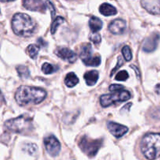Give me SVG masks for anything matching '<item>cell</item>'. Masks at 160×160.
<instances>
[{
    "label": "cell",
    "mask_w": 160,
    "mask_h": 160,
    "mask_svg": "<svg viewBox=\"0 0 160 160\" xmlns=\"http://www.w3.org/2000/svg\"><path fill=\"white\" fill-rule=\"evenodd\" d=\"M156 92L157 94H160V84L156 86Z\"/></svg>",
    "instance_id": "obj_30"
},
{
    "label": "cell",
    "mask_w": 160,
    "mask_h": 160,
    "mask_svg": "<svg viewBox=\"0 0 160 160\" xmlns=\"http://www.w3.org/2000/svg\"><path fill=\"white\" fill-rule=\"evenodd\" d=\"M122 53H123L125 60L126 61L131 60V59H132V53H131V49H130L129 46L126 45V46L123 47V48H122Z\"/></svg>",
    "instance_id": "obj_24"
},
{
    "label": "cell",
    "mask_w": 160,
    "mask_h": 160,
    "mask_svg": "<svg viewBox=\"0 0 160 160\" xmlns=\"http://www.w3.org/2000/svg\"><path fill=\"white\" fill-rule=\"evenodd\" d=\"M12 28L17 35L29 37L35 31L36 24L28 14L19 12L12 17Z\"/></svg>",
    "instance_id": "obj_2"
},
{
    "label": "cell",
    "mask_w": 160,
    "mask_h": 160,
    "mask_svg": "<svg viewBox=\"0 0 160 160\" xmlns=\"http://www.w3.org/2000/svg\"><path fill=\"white\" fill-rule=\"evenodd\" d=\"M89 39H90L91 42H94L95 44H98L101 42V36L97 32H93L89 36Z\"/></svg>",
    "instance_id": "obj_26"
},
{
    "label": "cell",
    "mask_w": 160,
    "mask_h": 160,
    "mask_svg": "<svg viewBox=\"0 0 160 160\" xmlns=\"http://www.w3.org/2000/svg\"><path fill=\"white\" fill-rule=\"evenodd\" d=\"M101 145L102 141L92 140L87 136H84V137L81 138L79 142V146L83 152H84L89 156L96 155Z\"/></svg>",
    "instance_id": "obj_7"
},
{
    "label": "cell",
    "mask_w": 160,
    "mask_h": 160,
    "mask_svg": "<svg viewBox=\"0 0 160 160\" xmlns=\"http://www.w3.org/2000/svg\"><path fill=\"white\" fill-rule=\"evenodd\" d=\"M92 48L91 44H84L81 46L80 51V57L84 64L91 67H98L101 63V57L99 56H92Z\"/></svg>",
    "instance_id": "obj_6"
},
{
    "label": "cell",
    "mask_w": 160,
    "mask_h": 160,
    "mask_svg": "<svg viewBox=\"0 0 160 160\" xmlns=\"http://www.w3.org/2000/svg\"><path fill=\"white\" fill-rule=\"evenodd\" d=\"M142 7L153 15H160V0H141Z\"/></svg>",
    "instance_id": "obj_9"
},
{
    "label": "cell",
    "mask_w": 160,
    "mask_h": 160,
    "mask_svg": "<svg viewBox=\"0 0 160 160\" xmlns=\"http://www.w3.org/2000/svg\"><path fill=\"white\" fill-rule=\"evenodd\" d=\"M126 29V22L121 19H117L111 22L109 30L113 34H121Z\"/></svg>",
    "instance_id": "obj_14"
},
{
    "label": "cell",
    "mask_w": 160,
    "mask_h": 160,
    "mask_svg": "<svg viewBox=\"0 0 160 160\" xmlns=\"http://www.w3.org/2000/svg\"><path fill=\"white\" fill-rule=\"evenodd\" d=\"M24 8L31 11L44 12L46 9V4L42 0H23Z\"/></svg>",
    "instance_id": "obj_11"
},
{
    "label": "cell",
    "mask_w": 160,
    "mask_h": 160,
    "mask_svg": "<svg viewBox=\"0 0 160 160\" xmlns=\"http://www.w3.org/2000/svg\"><path fill=\"white\" fill-rule=\"evenodd\" d=\"M45 149L47 152L52 156H56L59 155L61 149V145L59 141L53 135L48 136L44 140Z\"/></svg>",
    "instance_id": "obj_8"
},
{
    "label": "cell",
    "mask_w": 160,
    "mask_h": 160,
    "mask_svg": "<svg viewBox=\"0 0 160 160\" xmlns=\"http://www.w3.org/2000/svg\"><path fill=\"white\" fill-rule=\"evenodd\" d=\"M3 102H4V98H3L1 92H0V104H2Z\"/></svg>",
    "instance_id": "obj_31"
},
{
    "label": "cell",
    "mask_w": 160,
    "mask_h": 160,
    "mask_svg": "<svg viewBox=\"0 0 160 160\" xmlns=\"http://www.w3.org/2000/svg\"><path fill=\"white\" fill-rule=\"evenodd\" d=\"M46 95V92L44 89L23 85L17 89L15 94V99L20 106L39 104L45 99Z\"/></svg>",
    "instance_id": "obj_1"
},
{
    "label": "cell",
    "mask_w": 160,
    "mask_h": 160,
    "mask_svg": "<svg viewBox=\"0 0 160 160\" xmlns=\"http://www.w3.org/2000/svg\"><path fill=\"white\" fill-rule=\"evenodd\" d=\"M102 21L96 17H91L89 20V27L92 32H98L102 28Z\"/></svg>",
    "instance_id": "obj_17"
},
{
    "label": "cell",
    "mask_w": 160,
    "mask_h": 160,
    "mask_svg": "<svg viewBox=\"0 0 160 160\" xmlns=\"http://www.w3.org/2000/svg\"><path fill=\"white\" fill-rule=\"evenodd\" d=\"M107 127L111 134L115 136L116 138L122 137L128 131V128L126 126H123L120 123H114V122L108 123Z\"/></svg>",
    "instance_id": "obj_12"
},
{
    "label": "cell",
    "mask_w": 160,
    "mask_h": 160,
    "mask_svg": "<svg viewBox=\"0 0 160 160\" xmlns=\"http://www.w3.org/2000/svg\"><path fill=\"white\" fill-rule=\"evenodd\" d=\"M85 82L88 85L92 86L95 85L98 79V72L96 70H92L88 71L84 74V76Z\"/></svg>",
    "instance_id": "obj_15"
},
{
    "label": "cell",
    "mask_w": 160,
    "mask_h": 160,
    "mask_svg": "<svg viewBox=\"0 0 160 160\" xmlns=\"http://www.w3.org/2000/svg\"><path fill=\"white\" fill-rule=\"evenodd\" d=\"M39 48L36 45H30L28 48V53L31 59H34L37 58L38 54Z\"/></svg>",
    "instance_id": "obj_19"
},
{
    "label": "cell",
    "mask_w": 160,
    "mask_h": 160,
    "mask_svg": "<svg viewBox=\"0 0 160 160\" xmlns=\"http://www.w3.org/2000/svg\"><path fill=\"white\" fill-rule=\"evenodd\" d=\"M17 72L20 78H28L30 77V72L28 69L24 66H19L17 68Z\"/></svg>",
    "instance_id": "obj_22"
},
{
    "label": "cell",
    "mask_w": 160,
    "mask_h": 160,
    "mask_svg": "<svg viewBox=\"0 0 160 160\" xmlns=\"http://www.w3.org/2000/svg\"><path fill=\"white\" fill-rule=\"evenodd\" d=\"M160 36L158 33H153L151 36L145 39L143 44V50L146 52H153L157 47L158 43L159 42Z\"/></svg>",
    "instance_id": "obj_10"
},
{
    "label": "cell",
    "mask_w": 160,
    "mask_h": 160,
    "mask_svg": "<svg viewBox=\"0 0 160 160\" xmlns=\"http://www.w3.org/2000/svg\"><path fill=\"white\" fill-rule=\"evenodd\" d=\"M65 84L69 88H73V86L77 85L79 82V80L78 78L77 77V75L74 73H69L66 76L65 78Z\"/></svg>",
    "instance_id": "obj_18"
},
{
    "label": "cell",
    "mask_w": 160,
    "mask_h": 160,
    "mask_svg": "<svg viewBox=\"0 0 160 160\" xmlns=\"http://www.w3.org/2000/svg\"><path fill=\"white\" fill-rule=\"evenodd\" d=\"M45 4H46V7H48V9H49L50 12H51L52 17H54L55 14H56V11H55V7L53 6L52 3L49 0H46V2H45Z\"/></svg>",
    "instance_id": "obj_27"
},
{
    "label": "cell",
    "mask_w": 160,
    "mask_h": 160,
    "mask_svg": "<svg viewBox=\"0 0 160 160\" xmlns=\"http://www.w3.org/2000/svg\"><path fill=\"white\" fill-rule=\"evenodd\" d=\"M64 22V18L62 17H57L56 19H55V20L53 21L52 24L51 26V33L52 34H55L56 31V30H57L58 27L59 26V25L61 24V23H62Z\"/></svg>",
    "instance_id": "obj_21"
},
{
    "label": "cell",
    "mask_w": 160,
    "mask_h": 160,
    "mask_svg": "<svg viewBox=\"0 0 160 160\" xmlns=\"http://www.w3.org/2000/svg\"><path fill=\"white\" fill-rule=\"evenodd\" d=\"M2 2H10V1H13V0H0Z\"/></svg>",
    "instance_id": "obj_32"
},
{
    "label": "cell",
    "mask_w": 160,
    "mask_h": 160,
    "mask_svg": "<svg viewBox=\"0 0 160 160\" xmlns=\"http://www.w3.org/2000/svg\"><path fill=\"white\" fill-rule=\"evenodd\" d=\"M5 127L12 132L23 134L32 128V122L28 117L20 116L17 118L11 119L6 121Z\"/></svg>",
    "instance_id": "obj_4"
},
{
    "label": "cell",
    "mask_w": 160,
    "mask_h": 160,
    "mask_svg": "<svg viewBox=\"0 0 160 160\" xmlns=\"http://www.w3.org/2000/svg\"><path fill=\"white\" fill-rule=\"evenodd\" d=\"M118 59H119V60H118L119 63L117 64V67H116L115 68H114V70H112V74H111V76H112V75L113 74V73H114V72H115L116 70H117V69H118V68H120V66H121L122 64H123V61H122V58H121V57H119V58H118Z\"/></svg>",
    "instance_id": "obj_29"
},
{
    "label": "cell",
    "mask_w": 160,
    "mask_h": 160,
    "mask_svg": "<svg viewBox=\"0 0 160 160\" xmlns=\"http://www.w3.org/2000/svg\"><path fill=\"white\" fill-rule=\"evenodd\" d=\"M42 70L45 74H50V73H52L54 72H56L57 70V67H55L54 66L50 63H48V62H45L42 65Z\"/></svg>",
    "instance_id": "obj_20"
},
{
    "label": "cell",
    "mask_w": 160,
    "mask_h": 160,
    "mask_svg": "<svg viewBox=\"0 0 160 160\" xmlns=\"http://www.w3.org/2000/svg\"><path fill=\"white\" fill-rule=\"evenodd\" d=\"M123 87L120 84H112V85L109 87V91L110 92H117V91H120L123 90Z\"/></svg>",
    "instance_id": "obj_28"
},
{
    "label": "cell",
    "mask_w": 160,
    "mask_h": 160,
    "mask_svg": "<svg viewBox=\"0 0 160 160\" xmlns=\"http://www.w3.org/2000/svg\"><path fill=\"white\" fill-rule=\"evenodd\" d=\"M99 12L102 15L109 17V16H113L117 13V10L114 6L108 3H103L99 7Z\"/></svg>",
    "instance_id": "obj_16"
},
{
    "label": "cell",
    "mask_w": 160,
    "mask_h": 160,
    "mask_svg": "<svg viewBox=\"0 0 160 160\" xmlns=\"http://www.w3.org/2000/svg\"><path fill=\"white\" fill-rule=\"evenodd\" d=\"M23 149H24L28 154L33 156V155H34L36 152H37L38 148H37V145H34V144H27V145H24Z\"/></svg>",
    "instance_id": "obj_23"
},
{
    "label": "cell",
    "mask_w": 160,
    "mask_h": 160,
    "mask_svg": "<svg viewBox=\"0 0 160 160\" xmlns=\"http://www.w3.org/2000/svg\"><path fill=\"white\" fill-rule=\"evenodd\" d=\"M131 98V93L128 91H117V92H112L111 94L104 95L100 98V103L102 107H108V106L113 105L114 103L121 102L130 99Z\"/></svg>",
    "instance_id": "obj_5"
},
{
    "label": "cell",
    "mask_w": 160,
    "mask_h": 160,
    "mask_svg": "<svg viewBox=\"0 0 160 160\" xmlns=\"http://www.w3.org/2000/svg\"><path fill=\"white\" fill-rule=\"evenodd\" d=\"M141 150L146 159H155L160 156V134H148L142 138Z\"/></svg>",
    "instance_id": "obj_3"
},
{
    "label": "cell",
    "mask_w": 160,
    "mask_h": 160,
    "mask_svg": "<svg viewBox=\"0 0 160 160\" xmlns=\"http://www.w3.org/2000/svg\"><path fill=\"white\" fill-rule=\"evenodd\" d=\"M56 55L62 59L68 61L69 62H73L77 59V55L73 51L68 48H59L56 51Z\"/></svg>",
    "instance_id": "obj_13"
},
{
    "label": "cell",
    "mask_w": 160,
    "mask_h": 160,
    "mask_svg": "<svg viewBox=\"0 0 160 160\" xmlns=\"http://www.w3.org/2000/svg\"><path fill=\"white\" fill-rule=\"evenodd\" d=\"M128 78H129V74H128V73L126 70H122V71L118 72L117 74L116 75V80H117V81H126Z\"/></svg>",
    "instance_id": "obj_25"
}]
</instances>
